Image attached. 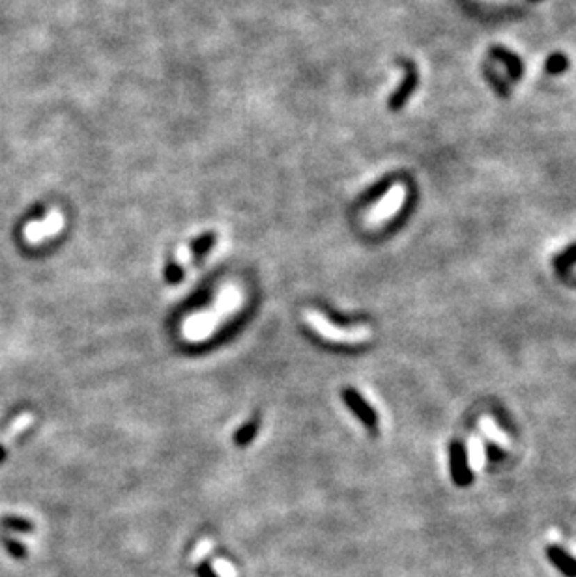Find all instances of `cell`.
<instances>
[{"instance_id":"obj_12","label":"cell","mask_w":576,"mask_h":577,"mask_svg":"<svg viewBox=\"0 0 576 577\" xmlns=\"http://www.w3.org/2000/svg\"><path fill=\"white\" fill-rule=\"evenodd\" d=\"M483 77H485L486 83L493 86L496 94L502 95V97H509L511 88L507 86V83H505L504 79L499 77L498 73L494 72V67L490 66L488 62H485V64H483Z\"/></svg>"},{"instance_id":"obj_18","label":"cell","mask_w":576,"mask_h":577,"mask_svg":"<svg viewBox=\"0 0 576 577\" xmlns=\"http://www.w3.org/2000/svg\"><path fill=\"white\" fill-rule=\"evenodd\" d=\"M197 576L198 577H219L216 574V570H214V568H211V566L208 564V562H202V564L198 566V568H197Z\"/></svg>"},{"instance_id":"obj_20","label":"cell","mask_w":576,"mask_h":577,"mask_svg":"<svg viewBox=\"0 0 576 577\" xmlns=\"http://www.w3.org/2000/svg\"><path fill=\"white\" fill-rule=\"evenodd\" d=\"M531 2H539V0H531Z\"/></svg>"},{"instance_id":"obj_5","label":"cell","mask_w":576,"mask_h":577,"mask_svg":"<svg viewBox=\"0 0 576 577\" xmlns=\"http://www.w3.org/2000/svg\"><path fill=\"white\" fill-rule=\"evenodd\" d=\"M342 402H344V405L349 407L352 413H354V416L360 421L363 426H365L371 434H378V428H380V416L378 413H376V409L372 407L369 402L365 400V396L360 393V391H355L354 387H346L342 389Z\"/></svg>"},{"instance_id":"obj_2","label":"cell","mask_w":576,"mask_h":577,"mask_svg":"<svg viewBox=\"0 0 576 577\" xmlns=\"http://www.w3.org/2000/svg\"><path fill=\"white\" fill-rule=\"evenodd\" d=\"M305 320L311 325L312 331L319 333L320 336H324L326 340L342 342V344H355L365 336L361 327H339L335 323H331L324 314H320L319 310H305Z\"/></svg>"},{"instance_id":"obj_6","label":"cell","mask_w":576,"mask_h":577,"mask_svg":"<svg viewBox=\"0 0 576 577\" xmlns=\"http://www.w3.org/2000/svg\"><path fill=\"white\" fill-rule=\"evenodd\" d=\"M449 473L451 480L456 488H468L474 482V471L470 467L468 450L461 439H453L449 443Z\"/></svg>"},{"instance_id":"obj_10","label":"cell","mask_w":576,"mask_h":577,"mask_svg":"<svg viewBox=\"0 0 576 577\" xmlns=\"http://www.w3.org/2000/svg\"><path fill=\"white\" fill-rule=\"evenodd\" d=\"M554 273L559 279V282H563L565 286H573L576 288V277L570 275V268L576 263V243H573L570 247L558 254L554 258Z\"/></svg>"},{"instance_id":"obj_8","label":"cell","mask_w":576,"mask_h":577,"mask_svg":"<svg viewBox=\"0 0 576 577\" xmlns=\"http://www.w3.org/2000/svg\"><path fill=\"white\" fill-rule=\"evenodd\" d=\"M404 72H406V77L402 81L401 88L397 90L395 94H393V97L390 99V107L393 108V111H399V108L406 103V99H408L410 95L414 94V90L417 88V84H419V73H417V70H415V66L412 62H404Z\"/></svg>"},{"instance_id":"obj_7","label":"cell","mask_w":576,"mask_h":577,"mask_svg":"<svg viewBox=\"0 0 576 577\" xmlns=\"http://www.w3.org/2000/svg\"><path fill=\"white\" fill-rule=\"evenodd\" d=\"M546 559L565 577H576V557L558 544L546 546Z\"/></svg>"},{"instance_id":"obj_19","label":"cell","mask_w":576,"mask_h":577,"mask_svg":"<svg viewBox=\"0 0 576 577\" xmlns=\"http://www.w3.org/2000/svg\"><path fill=\"white\" fill-rule=\"evenodd\" d=\"M4 460H6V446L0 443V464H4Z\"/></svg>"},{"instance_id":"obj_11","label":"cell","mask_w":576,"mask_h":577,"mask_svg":"<svg viewBox=\"0 0 576 577\" xmlns=\"http://www.w3.org/2000/svg\"><path fill=\"white\" fill-rule=\"evenodd\" d=\"M258 430H260V418L255 416V418H251L249 423H246L243 426H240V428L236 430V434H234L236 446L243 448V446L251 445L253 439L257 437Z\"/></svg>"},{"instance_id":"obj_15","label":"cell","mask_w":576,"mask_h":577,"mask_svg":"<svg viewBox=\"0 0 576 577\" xmlns=\"http://www.w3.org/2000/svg\"><path fill=\"white\" fill-rule=\"evenodd\" d=\"M0 540H2L4 548H6V551L12 555L13 559H26L29 557V551H26V546H24L23 542L13 540V538H8V536H2Z\"/></svg>"},{"instance_id":"obj_13","label":"cell","mask_w":576,"mask_h":577,"mask_svg":"<svg viewBox=\"0 0 576 577\" xmlns=\"http://www.w3.org/2000/svg\"><path fill=\"white\" fill-rule=\"evenodd\" d=\"M0 527L6 530H13V533H21V535H26V533L34 530V523L32 521L24 518H17V516H4V518H0Z\"/></svg>"},{"instance_id":"obj_9","label":"cell","mask_w":576,"mask_h":577,"mask_svg":"<svg viewBox=\"0 0 576 577\" xmlns=\"http://www.w3.org/2000/svg\"><path fill=\"white\" fill-rule=\"evenodd\" d=\"M488 54H490V58L493 60H496L499 64H504L505 70H507V77H509L513 83L522 79L524 64L522 60L518 58V54L511 53V51H507V49L502 47V45H494V47L488 49Z\"/></svg>"},{"instance_id":"obj_3","label":"cell","mask_w":576,"mask_h":577,"mask_svg":"<svg viewBox=\"0 0 576 577\" xmlns=\"http://www.w3.org/2000/svg\"><path fill=\"white\" fill-rule=\"evenodd\" d=\"M406 193H408L406 184L395 181V184L391 185L384 197H380L376 200V204L372 206L371 213H369V222H371L372 227L374 225H382L385 220L395 219L397 215L401 213L402 204L406 200Z\"/></svg>"},{"instance_id":"obj_16","label":"cell","mask_w":576,"mask_h":577,"mask_svg":"<svg viewBox=\"0 0 576 577\" xmlns=\"http://www.w3.org/2000/svg\"><path fill=\"white\" fill-rule=\"evenodd\" d=\"M485 453H486V458H488V462L490 464H502L505 458H507V453H505L504 448L499 445H496V443H493V441H486L485 443Z\"/></svg>"},{"instance_id":"obj_4","label":"cell","mask_w":576,"mask_h":577,"mask_svg":"<svg viewBox=\"0 0 576 577\" xmlns=\"http://www.w3.org/2000/svg\"><path fill=\"white\" fill-rule=\"evenodd\" d=\"M64 227H66V215L58 209H53L43 219L29 222L23 230V238L29 245H42L47 239L54 238L56 234H61Z\"/></svg>"},{"instance_id":"obj_17","label":"cell","mask_w":576,"mask_h":577,"mask_svg":"<svg viewBox=\"0 0 576 577\" xmlns=\"http://www.w3.org/2000/svg\"><path fill=\"white\" fill-rule=\"evenodd\" d=\"M191 258H193L191 247H187V245H180V247L176 249V263H178L180 268H186L187 263L191 262Z\"/></svg>"},{"instance_id":"obj_14","label":"cell","mask_w":576,"mask_h":577,"mask_svg":"<svg viewBox=\"0 0 576 577\" xmlns=\"http://www.w3.org/2000/svg\"><path fill=\"white\" fill-rule=\"evenodd\" d=\"M569 66H570L569 58H567L563 53L550 54L545 62L546 73H550V75H561V73L569 70Z\"/></svg>"},{"instance_id":"obj_1","label":"cell","mask_w":576,"mask_h":577,"mask_svg":"<svg viewBox=\"0 0 576 577\" xmlns=\"http://www.w3.org/2000/svg\"><path fill=\"white\" fill-rule=\"evenodd\" d=\"M243 301V293L236 284L223 286L217 295V301L214 309L202 310L198 314L191 316L186 323V333L189 339H202L206 334H210L219 320L227 318L228 312H234Z\"/></svg>"}]
</instances>
